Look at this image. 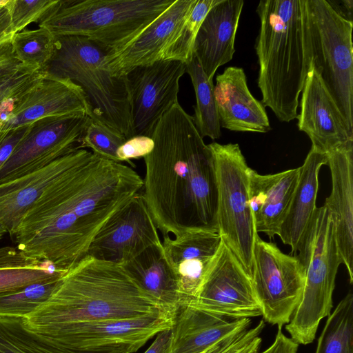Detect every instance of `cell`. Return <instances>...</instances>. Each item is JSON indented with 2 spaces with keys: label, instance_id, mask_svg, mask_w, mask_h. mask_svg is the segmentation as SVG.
Masks as SVG:
<instances>
[{
  "label": "cell",
  "instance_id": "obj_1",
  "mask_svg": "<svg viewBox=\"0 0 353 353\" xmlns=\"http://www.w3.org/2000/svg\"><path fill=\"white\" fill-rule=\"evenodd\" d=\"M143 185L130 166L86 149L26 212L12 236L26 256L68 272L85 258L97 232Z\"/></svg>",
  "mask_w": 353,
  "mask_h": 353
},
{
  "label": "cell",
  "instance_id": "obj_2",
  "mask_svg": "<svg viewBox=\"0 0 353 353\" xmlns=\"http://www.w3.org/2000/svg\"><path fill=\"white\" fill-rule=\"evenodd\" d=\"M144 159L141 194L163 236L217 231L216 187L212 152L192 116L179 103L160 119Z\"/></svg>",
  "mask_w": 353,
  "mask_h": 353
},
{
  "label": "cell",
  "instance_id": "obj_3",
  "mask_svg": "<svg viewBox=\"0 0 353 353\" xmlns=\"http://www.w3.org/2000/svg\"><path fill=\"white\" fill-rule=\"evenodd\" d=\"M161 310L165 309L121 265L86 256L62 277L50 298L23 320L28 329L39 333L57 325L131 319Z\"/></svg>",
  "mask_w": 353,
  "mask_h": 353
},
{
  "label": "cell",
  "instance_id": "obj_4",
  "mask_svg": "<svg viewBox=\"0 0 353 353\" xmlns=\"http://www.w3.org/2000/svg\"><path fill=\"white\" fill-rule=\"evenodd\" d=\"M255 42L261 103L281 122L298 118L299 96L310 68L305 0H261Z\"/></svg>",
  "mask_w": 353,
  "mask_h": 353
},
{
  "label": "cell",
  "instance_id": "obj_5",
  "mask_svg": "<svg viewBox=\"0 0 353 353\" xmlns=\"http://www.w3.org/2000/svg\"><path fill=\"white\" fill-rule=\"evenodd\" d=\"M54 37L53 54L42 70L78 84L87 97L92 121L126 139L134 137L125 77H115L103 66L108 50L81 36Z\"/></svg>",
  "mask_w": 353,
  "mask_h": 353
},
{
  "label": "cell",
  "instance_id": "obj_6",
  "mask_svg": "<svg viewBox=\"0 0 353 353\" xmlns=\"http://www.w3.org/2000/svg\"><path fill=\"white\" fill-rule=\"evenodd\" d=\"M174 0H58L39 26L54 36L86 37L118 48L132 39Z\"/></svg>",
  "mask_w": 353,
  "mask_h": 353
},
{
  "label": "cell",
  "instance_id": "obj_7",
  "mask_svg": "<svg viewBox=\"0 0 353 353\" xmlns=\"http://www.w3.org/2000/svg\"><path fill=\"white\" fill-rule=\"evenodd\" d=\"M296 252L305 283L285 330L297 343L307 345L314 341L320 321L330 314L335 279L342 264L333 224L324 205L316 208Z\"/></svg>",
  "mask_w": 353,
  "mask_h": 353
},
{
  "label": "cell",
  "instance_id": "obj_8",
  "mask_svg": "<svg viewBox=\"0 0 353 353\" xmlns=\"http://www.w3.org/2000/svg\"><path fill=\"white\" fill-rule=\"evenodd\" d=\"M310 65L353 129V22L327 0H305Z\"/></svg>",
  "mask_w": 353,
  "mask_h": 353
},
{
  "label": "cell",
  "instance_id": "obj_9",
  "mask_svg": "<svg viewBox=\"0 0 353 353\" xmlns=\"http://www.w3.org/2000/svg\"><path fill=\"white\" fill-rule=\"evenodd\" d=\"M208 145L215 171L217 232L251 279L258 233L249 204L250 168L238 143Z\"/></svg>",
  "mask_w": 353,
  "mask_h": 353
},
{
  "label": "cell",
  "instance_id": "obj_10",
  "mask_svg": "<svg viewBox=\"0 0 353 353\" xmlns=\"http://www.w3.org/2000/svg\"><path fill=\"white\" fill-rule=\"evenodd\" d=\"M251 281L265 321L288 324L303 290L305 273L296 256L282 252L277 245L254 240Z\"/></svg>",
  "mask_w": 353,
  "mask_h": 353
},
{
  "label": "cell",
  "instance_id": "obj_11",
  "mask_svg": "<svg viewBox=\"0 0 353 353\" xmlns=\"http://www.w3.org/2000/svg\"><path fill=\"white\" fill-rule=\"evenodd\" d=\"M177 312L161 310L125 319L81 321L45 329L39 334L72 350L130 347L137 352L158 333L173 327Z\"/></svg>",
  "mask_w": 353,
  "mask_h": 353
},
{
  "label": "cell",
  "instance_id": "obj_12",
  "mask_svg": "<svg viewBox=\"0 0 353 353\" xmlns=\"http://www.w3.org/2000/svg\"><path fill=\"white\" fill-rule=\"evenodd\" d=\"M90 118L84 113L49 117L30 123L29 130L0 168V184L39 170L79 149Z\"/></svg>",
  "mask_w": 353,
  "mask_h": 353
},
{
  "label": "cell",
  "instance_id": "obj_13",
  "mask_svg": "<svg viewBox=\"0 0 353 353\" xmlns=\"http://www.w3.org/2000/svg\"><path fill=\"white\" fill-rule=\"evenodd\" d=\"M190 307L230 320L262 316L250 276L222 240Z\"/></svg>",
  "mask_w": 353,
  "mask_h": 353
},
{
  "label": "cell",
  "instance_id": "obj_14",
  "mask_svg": "<svg viewBox=\"0 0 353 353\" xmlns=\"http://www.w3.org/2000/svg\"><path fill=\"white\" fill-rule=\"evenodd\" d=\"M185 72V63L160 59L125 75L134 136L151 137L162 116L179 102V81Z\"/></svg>",
  "mask_w": 353,
  "mask_h": 353
},
{
  "label": "cell",
  "instance_id": "obj_15",
  "mask_svg": "<svg viewBox=\"0 0 353 353\" xmlns=\"http://www.w3.org/2000/svg\"><path fill=\"white\" fill-rule=\"evenodd\" d=\"M161 241L142 194L139 192L102 225L87 256L122 265Z\"/></svg>",
  "mask_w": 353,
  "mask_h": 353
},
{
  "label": "cell",
  "instance_id": "obj_16",
  "mask_svg": "<svg viewBox=\"0 0 353 353\" xmlns=\"http://www.w3.org/2000/svg\"><path fill=\"white\" fill-rule=\"evenodd\" d=\"M196 0H174L161 14L122 46L109 50L103 66L115 77H123L138 66L162 59Z\"/></svg>",
  "mask_w": 353,
  "mask_h": 353
},
{
  "label": "cell",
  "instance_id": "obj_17",
  "mask_svg": "<svg viewBox=\"0 0 353 353\" xmlns=\"http://www.w3.org/2000/svg\"><path fill=\"white\" fill-rule=\"evenodd\" d=\"M301 94L298 128L309 137L312 148L327 154L353 141V129L311 65Z\"/></svg>",
  "mask_w": 353,
  "mask_h": 353
},
{
  "label": "cell",
  "instance_id": "obj_18",
  "mask_svg": "<svg viewBox=\"0 0 353 353\" xmlns=\"http://www.w3.org/2000/svg\"><path fill=\"white\" fill-rule=\"evenodd\" d=\"M79 113L91 117L83 89L68 79L44 72L32 88L14 101L8 120L0 123V130L30 124L45 117Z\"/></svg>",
  "mask_w": 353,
  "mask_h": 353
},
{
  "label": "cell",
  "instance_id": "obj_19",
  "mask_svg": "<svg viewBox=\"0 0 353 353\" xmlns=\"http://www.w3.org/2000/svg\"><path fill=\"white\" fill-rule=\"evenodd\" d=\"M163 239L164 254L176 278L179 307L190 306L197 298L221 238L217 231L197 230Z\"/></svg>",
  "mask_w": 353,
  "mask_h": 353
},
{
  "label": "cell",
  "instance_id": "obj_20",
  "mask_svg": "<svg viewBox=\"0 0 353 353\" xmlns=\"http://www.w3.org/2000/svg\"><path fill=\"white\" fill-rule=\"evenodd\" d=\"M332 190L325 208L332 220L342 264L353 283V141L327 154Z\"/></svg>",
  "mask_w": 353,
  "mask_h": 353
},
{
  "label": "cell",
  "instance_id": "obj_21",
  "mask_svg": "<svg viewBox=\"0 0 353 353\" xmlns=\"http://www.w3.org/2000/svg\"><path fill=\"white\" fill-rule=\"evenodd\" d=\"M214 94L221 128L259 133L271 130L265 108L250 92L243 68L228 67L218 74Z\"/></svg>",
  "mask_w": 353,
  "mask_h": 353
},
{
  "label": "cell",
  "instance_id": "obj_22",
  "mask_svg": "<svg viewBox=\"0 0 353 353\" xmlns=\"http://www.w3.org/2000/svg\"><path fill=\"white\" fill-rule=\"evenodd\" d=\"M243 0H221L208 12L196 34L193 53L210 80L230 61L242 12Z\"/></svg>",
  "mask_w": 353,
  "mask_h": 353
},
{
  "label": "cell",
  "instance_id": "obj_23",
  "mask_svg": "<svg viewBox=\"0 0 353 353\" xmlns=\"http://www.w3.org/2000/svg\"><path fill=\"white\" fill-rule=\"evenodd\" d=\"M78 150L39 170L0 184V228L6 233L14 235L26 212L73 163Z\"/></svg>",
  "mask_w": 353,
  "mask_h": 353
},
{
  "label": "cell",
  "instance_id": "obj_24",
  "mask_svg": "<svg viewBox=\"0 0 353 353\" xmlns=\"http://www.w3.org/2000/svg\"><path fill=\"white\" fill-rule=\"evenodd\" d=\"M299 175V168L276 174L249 172V204L256 232L269 238L276 235L290 205Z\"/></svg>",
  "mask_w": 353,
  "mask_h": 353
},
{
  "label": "cell",
  "instance_id": "obj_25",
  "mask_svg": "<svg viewBox=\"0 0 353 353\" xmlns=\"http://www.w3.org/2000/svg\"><path fill=\"white\" fill-rule=\"evenodd\" d=\"M250 319L228 320L190 306L180 307L168 353H200L248 329Z\"/></svg>",
  "mask_w": 353,
  "mask_h": 353
},
{
  "label": "cell",
  "instance_id": "obj_26",
  "mask_svg": "<svg viewBox=\"0 0 353 353\" xmlns=\"http://www.w3.org/2000/svg\"><path fill=\"white\" fill-rule=\"evenodd\" d=\"M327 154L311 148L303 163L286 214L276 235L296 252L317 208L319 173L327 165Z\"/></svg>",
  "mask_w": 353,
  "mask_h": 353
},
{
  "label": "cell",
  "instance_id": "obj_27",
  "mask_svg": "<svg viewBox=\"0 0 353 353\" xmlns=\"http://www.w3.org/2000/svg\"><path fill=\"white\" fill-rule=\"evenodd\" d=\"M121 265L163 309L178 312L176 278L164 254L162 241Z\"/></svg>",
  "mask_w": 353,
  "mask_h": 353
},
{
  "label": "cell",
  "instance_id": "obj_28",
  "mask_svg": "<svg viewBox=\"0 0 353 353\" xmlns=\"http://www.w3.org/2000/svg\"><path fill=\"white\" fill-rule=\"evenodd\" d=\"M67 272L51 263L28 257L17 248H0V293L61 279Z\"/></svg>",
  "mask_w": 353,
  "mask_h": 353
},
{
  "label": "cell",
  "instance_id": "obj_29",
  "mask_svg": "<svg viewBox=\"0 0 353 353\" xmlns=\"http://www.w3.org/2000/svg\"><path fill=\"white\" fill-rule=\"evenodd\" d=\"M0 353H130L127 347L81 351L67 348L25 325L23 317L0 316Z\"/></svg>",
  "mask_w": 353,
  "mask_h": 353
},
{
  "label": "cell",
  "instance_id": "obj_30",
  "mask_svg": "<svg viewBox=\"0 0 353 353\" xmlns=\"http://www.w3.org/2000/svg\"><path fill=\"white\" fill-rule=\"evenodd\" d=\"M186 72L190 75L196 96L194 125L202 138L214 140L221 136L219 115L214 94L213 80H210L202 66L194 55L186 63Z\"/></svg>",
  "mask_w": 353,
  "mask_h": 353
},
{
  "label": "cell",
  "instance_id": "obj_31",
  "mask_svg": "<svg viewBox=\"0 0 353 353\" xmlns=\"http://www.w3.org/2000/svg\"><path fill=\"white\" fill-rule=\"evenodd\" d=\"M315 353H353V294L351 292L328 315Z\"/></svg>",
  "mask_w": 353,
  "mask_h": 353
},
{
  "label": "cell",
  "instance_id": "obj_32",
  "mask_svg": "<svg viewBox=\"0 0 353 353\" xmlns=\"http://www.w3.org/2000/svg\"><path fill=\"white\" fill-rule=\"evenodd\" d=\"M61 279L0 293V316H28L50 298Z\"/></svg>",
  "mask_w": 353,
  "mask_h": 353
},
{
  "label": "cell",
  "instance_id": "obj_33",
  "mask_svg": "<svg viewBox=\"0 0 353 353\" xmlns=\"http://www.w3.org/2000/svg\"><path fill=\"white\" fill-rule=\"evenodd\" d=\"M55 37L44 27L35 30L23 29L14 34L11 45L17 59L24 64L41 70L51 58Z\"/></svg>",
  "mask_w": 353,
  "mask_h": 353
},
{
  "label": "cell",
  "instance_id": "obj_34",
  "mask_svg": "<svg viewBox=\"0 0 353 353\" xmlns=\"http://www.w3.org/2000/svg\"><path fill=\"white\" fill-rule=\"evenodd\" d=\"M221 0H196L175 38L164 50L161 59L188 63L194 56L193 48L199 28L209 10Z\"/></svg>",
  "mask_w": 353,
  "mask_h": 353
},
{
  "label": "cell",
  "instance_id": "obj_35",
  "mask_svg": "<svg viewBox=\"0 0 353 353\" xmlns=\"http://www.w3.org/2000/svg\"><path fill=\"white\" fill-rule=\"evenodd\" d=\"M126 140L119 132L90 119L81 136L79 148H90L93 153L104 159L119 162L118 149Z\"/></svg>",
  "mask_w": 353,
  "mask_h": 353
},
{
  "label": "cell",
  "instance_id": "obj_36",
  "mask_svg": "<svg viewBox=\"0 0 353 353\" xmlns=\"http://www.w3.org/2000/svg\"><path fill=\"white\" fill-rule=\"evenodd\" d=\"M39 68L21 63L14 71L0 77V104L8 99L14 101L43 76Z\"/></svg>",
  "mask_w": 353,
  "mask_h": 353
},
{
  "label": "cell",
  "instance_id": "obj_37",
  "mask_svg": "<svg viewBox=\"0 0 353 353\" xmlns=\"http://www.w3.org/2000/svg\"><path fill=\"white\" fill-rule=\"evenodd\" d=\"M57 2L58 0H10L13 32L21 31L32 22H39Z\"/></svg>",
  "mask_w": 353,
  "mask_h": 353
},
{
  "label": "cell",
  "instance_id": "obj_38",
  "mask_svg": "<svg viewBox=\"0 0 353 353\" xmlns=\"http://www.w3.org/2000/svg\"><path fill=\"white\" fill-rule=\"evenodd\" d=\"M265 325V321L261 320L254 327L231 335L200 353H249L259 350L260 334Z\"/></svg>",
  "mask_w": 353,
  "mask_h": 353
},
{
  "label": "cell",
  "instance_id": "obj_39",
  "mask_svg": "<svg viewBox=\"0 0 353 353\" xmlns=\"http://www.w3.org/2000/svg\"><path fill=\"white\" fill-rule=\"evenodd\" d=\"M154 142L151 137L146 136H134L127 139L118 149L117 157L119 162L127 161L130 159L145 157L153 149Z\"/></svg>",
  "mask_w": 353,
  "mask_h": 353
},
{
  "label": "cell",
  "instance_id": "obj_40",
  "mask_svg": "<svg viewBox=\"0 0 353 353\" xmlns=\"http://www.w3.org/2000/svg\"><path fill=\"white\" fill-rule=\"evenodd\" d=\"M30 123L7 130H0V168L8 160L17 145L25 137Z\"/></svg>",
  "mask_w": 353,
  "mask_h": 353
},
{
  "label": "cell",
  "instance_id": "obj_41",
  "mask_svg": "<svg viewBox=\"0 0 353 353\" xmlns=\"http://www.w3.org/2000/svg\"><path fill=\"white\" fill-rule=\"evenodd\" d=\"M281 328L282 327H278L274 342L261 353H296L299 344L292 339L287 337Z\"/></svg>",
  "mask_w": 353,
  "mask_h": 353
},
{
  "label": "cell",
  "instance_id": "obj_42",
  "mask_svg": "<svg viewBox=\"0 0 353 353\" xmlns=\"http://www.w3.org/2000/svg\"><path fill=\"white\" fill-rule=\"evenodd\" d=\"M9 1H0V46L10 42L14 34L11 22Z\"/></svg>",
  "mask_w": 353,
  "mask_h": 353
},
{
  "label": "cell",
  "instance_id": "obj_43",
  "mask_svg": "<svg viewBox=\"0 0 353 353\" xmlns=\"http://www.w3.org/2000/svg\"><path fill=\"white\" fill-rule=\"evenodd\" d=\"M171 335L172 328L158 333L154 341L144 353H168Z\"/></svg>",
  "mask_w": 353,
  "mask_h": 353
},
{
  "label": "cell",
  "instance_id": "obj_44",
  "mask_svg": "<svg viewBox=\"0 0 353 353\" xmlns=\"http://www.w3.org/2000/svg\"><path fill=\"white\" fill-rule=\"evenodd\" d=\"M332 8L343 19L352 21V0H327Z\"/></svg>",
  "mask_w": 353,
  "mask_h": 353
},
{
  "label": "cell",
  "instance_id": "obj_45",
  "mask_svg": "<svg viewBox=\"0 0 353 353\" xmlns=\"http://www.w3.org/2000/svg\"><path fill=\"white\" fill-rule=\"evenodd\" d=\"M6 234V232L0 228V239L3 237V236Z\"/></svg>",
  "mask_w": 353,
  "mask_h": 353
},
{
  "label": "cell",
  "instance_id": "obj_46",
  "mask_svg": "<svg viewBox=\"0 0 353 353\" xmlns=\"http://www.w3.org/2000/svg\"><path fill=\"white\" fill-rule=\"evenodd\" d=\"M249 353H258V350L252 351V352H250Z\"/></svg>",
  "mask_w": 353,
  "mask_h": 353
},
{
  "label": "cell",
  "instance_id": "obj_47",
  "mask_svg": "<svg viewBox=\"0 0 353 353\" xmlns=\"http://www.w3.org/2000/svg\"><path fill=\"white\" fill-rule=\"evenodd\" d=\"M1 122V121H0Z\"/></svg>",
  "mask_w": 353,
  "mask_h": 353
}]
</instances>
